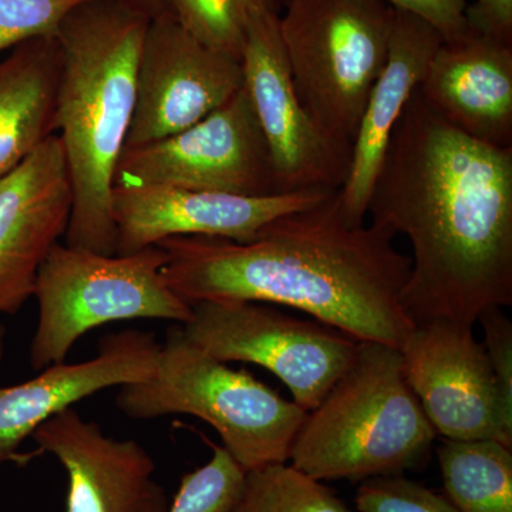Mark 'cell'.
<instances>
[{
	"label": "cell",
	"instance_id": "cell-1",
	"mask_svg": "<svg viewBox=\"0 0 512 512\" xmlns=\"http://www.w3.org/2000/svg\"><path fill=\"white\" fill-rule=\"evenodd\" d=\"M367 214L412 245L403 305L414 325L474 326L487 309L512 305V147L451 126L419 89L394 127Z\"/></svg>",
	"mask_w": 512,
	"mask_h": 512
},
{
	"label": "cell",
	"instance_id": "cell-2",
	"mask_svg": "<svg viewBox=\"0 0 512 512\" xmlns=\"http://www.w3.org/2000/svg\"><path fill=\"white\" fill-rule=\"evenodd\" d=\"M396 235L350 224L338 191L269 222L258 237L181 235L158 242L164 278L188 305L217 299L298 309L357 342L399 349L414 322L403 305L412 261Z\"/></svg>",
	"mask_w": 512,
	"mask_h": 512
},
{
	"label": "cell",
	"instance_id": "cell-3",
	"mask_svg": "<svg viewBox=\"0 0 512 512\" xmlns=\"http://www.w3.org/2000/svg\"><path fill=\"white\" fill-rule=\"evenodd\" d=\"M148 23L120 0H84L57 29L62 70L55 128L74 198L67 247L116 255L114 175L133 120Z\"/></svg>",
	"mask_w": 512,
	"mask_h": 512
},
{
	"label": "cell",
	"instance_id": "cell-4",
	"mask_svg": "<svg viewBox=\"0 0 512 512\" xmlns=\"http://www.w3.org/2000/svg\"><path fill=\"white\" fill-rule=\"evenodd\" d=\"M436 437L400 350L359 342L348 369L306 414L288 461L313 480L362 483L426 466Z\"/></svg>",
	"mask_w": 512,
	"mask_h": 512
},
{
	"label": "cell",
	"instance_id": "cell-5",
	"mask_svg": "<svg viewBox=\"0 0 512 512\" xmlns=\"http://www.w3.org/2000/svg\"><path fill=\"white\" fill-rule=\"evenodd\" d=\"M185 336L168 330L156 373L146 382L121 386L117 407L133 419L191 414L214 427L225 450L244 468L285 464L306 410L259 382L248 370H234Z\"/></svg>",
	"mask_w": 512,
	"mask_h": 512
},
{
	"label": "cell",
	"instance_id": "cell-6",
	"mask_svg": "<svg viewBox=\"0 0 512 512\" xmlns=\"http://www.w3.org/2000/svg\"><path fill=\"white\" fill-rule=\"evenodd\" d=\"M284 2L279 32L296 93L323 134L352 148L397 9L384 0Z\"/></svg>",
	"mask_w": 512,
	"mask_h": 512
},
{
	"label": "cell",
	"instance_id": "cell-7",
	"mask_svg": "<svg viewBox=\"0 0 512 512\" xmlns=\"http://www.w3.org/2000/svg\"><path fill=\"white\" fill-rule=\"evenodd\" d=\"M158 245L130 255H104L57 244L37 274L39 320L30 345L33 369L62 363L77 340L120 320L165 319L184 325L192 306L164 278Z\"/></svg>",
	"mask_w": 512,
	"mask_h": 512
},
{
	"label": "cell",
	"instance_id": "cell-8",
	"mask_svg": "<svg viewBox=\"0 0 512 512\" xmlns=\"http://www.w3.org/2000/svg\"><path fill=\"white\" fill-rule=\"evenodd\" d=\"M185 336L222 363H254L274 373L306 412L318 407L356 355L357 340L271 303L217 299L192 305Z\"/></svg>",
	"mask_w": 512,
	"mask_h": 512
},
{
	"label": "cell",
	"instance_id": "cell-9",
	"mask_svg": "<svg viewBox=\"0 0 512 512\" xmlns=\"http://www.w3.org/2000/svg\"><path fill=\"white\" fill-rule=\"evenodd\" d=\"M116 185H170L245 197L279 194L271 151L245 87L194 126L126 148Z\"/></svg>",
	"mask_w": 512,
	"mask_h": 512
},
{
	"label": "cell",
	"instance_id": "cell-10",
	"mask_svg": "<svg viewBox=\"0 0 512 512\" xmlns=\"http://www.w3.org/2000/svg\"><path fill=\"white\" fill-rule=\"evenodd\" d=\"M241 66L245 90L271 151L279 194L340 190L352 148L323 134L303 107L279 32L278 9L268 6L252 15Z\"/></svg>",
	"mask_w": 512,
	"mask_h": 512
},
{
	"label": "cell",
	"instance_id": "cell-11",
	"mask_svg": "<svg viewBox=\"0 0 512 512\" xmlns=\"http://www.w3.org/2000/svg\"><path fill=\"white\" fill-rule=\"evenodd\" d=\"M473 329L448 319L416 323L399 348L404 376L437 436L497 440L512 448V421Z\"/></svg>",
	"mask_w": 512,
	"mask_h": 512
},
{
	"label": "cell",
	"instance_id": "cell-12",
	"mask_svg": "<svg viewBox=\"0 0 512 512\" xmlns=\"http://www.w3.org/2000/svg\"><path fill=\"white\" fill-rule=\"evenodd\" d=\"M242 87L241 62L195 39L175 15L150 20L138 57L136 106L124 150L194 126Z\"/></svg>",
	"mask_w": 512,
	"mask_h": 512
},
{
	"label": "cell",
	"instance_id": "cell-13",
	"mask_svg": "<svg viewBox=\"0 0 512 512\" xmlns=\"http://www.w3.org/2000/svg\"><path fill=\"white\" fill-rule=\"evenodd\" d=\"M329 190L245 197L170 185L113 188L116 255L136 254L181 235L218 237L245 244L276 218L322 201Z\"/></svg>",
	"mask_w": 512,
	"mask_h": 512
},
{
	"label": "cell",
	"instance_id": "cell-14",
	"mask_svg": "<svg viewBox=\"0 0 512 512\" xmlns=\"http://www.w3.org/2000/svg\"><path fill=\"white\" fill-rule=\"evenodd\" d=\"M73 188L57 134L0 177V315H13L35 293L37 274L66 235Z\"/></svg>",
	"mask_w": 512,
	"mask_h": 512
},
{
	"label": "cell",
	"instance_id": "cell-15",
	"mask_svg": "<svg viewBox=\"0 0 512 512\" xmlns=\"http://www.w3.org/2000/svg\"><path fill=\"white\" fill-rule=\"evenodd\" d=\"M30 439L62 463L69 487L66 512H168L170 498L154 478L156 463L134 440L107 437L96 421L63 410Z\"/></svg>",
	"mask_w": 512,
	"mask_h": 512
},
{
	"label": "cell",
	"instance_id": "cell-16",
	"mask_svg": "<svg viewBox=\"0 0 512 512\" xmlns=\"http://www.w3.org/2000/svg\"><path fill=\"white\" fill-rule=\"evenodd\" d=\"M160 350L153 333L128 329L101 339L93 359L56 363L35 379L0 387V463H25L23 441L74 403L110 387L146 382L156 373Z\"/></svg>",
	"mask_w": 512,
	"mask_h": 512
},
{
	"label": "cell",
	"instance_id": "cell-17",
	"mask_svg": "<svg viewBox=\"0 0 512 512\" xmlns=\"http://www.w3.org/2000/svg\"><path fill=\"white\" fill-rule=\"evenodd\" d=\"M451 126L497 147H512V42L471 22L443 40L419 87Z\"/></svg>",
	"mask_w": 512,
	"mask_h": 512
},
{
	"label": "cell",
	"instance_id": "cell-18",
	"mask_svg": "<svg viewBox=\"0 0 512 512\" xmlns=\"http://www.w3.org/2000/svg\"><path fill=\"white\" fill-rule=\"evenodd\" d=\"M444 37L420 16L396 10L389 53L360 119L348 177L339 190L350 224L365 221L367 205L390 137L407 103L419 89Z\"/></svg>",
	"mask_w": 512,
	"mask_h": 512
},
{
	"label": "cell",
	"instance_id": "cell-19",
	"mask_svg": "<svg viewBox=\"0 0 512 512\" xmlns=\"http://www.w3.org/2000/svg\"><path fill=\"white\" fill-rule=\"evenodd\" d=\"M60 70L56 35L26 40L0 60V177L56 134Z\"/></svg>",
	"mask_w": 512,
	"mask_h": 512
},
{
	"label": "cell",
	"instance_id": "cell-20",
	"mask_svg": "<svg viewBox=\"0 0 512 512\" xmlns=\"http://www.w3.org/2000/svg\"><path fill=\"white\" fill-rule=\"evenodd\" d=\"M448 500L460 512H512V448L497 440H446L437 448Z\"/></svg>",
	"mask_w": 512,
	"mask_h": 512
},
{
	"label": "cell",
	"instance_id": "cell-21",
	"mask_svg": "<svg viewBox=\"0 0 512 512\" xmlns=\"http://www.w3.org/2000/svg\"><path fill=\"white\" fill-rule=\"evenodd\" d=\"M231 512H349V508L323 481L285 463L248 471Z\"/></svg>",
	"mask_w": 512,
	"mask_h": 512
},
{
	"label": "cell",
	"instance_id": "cell-22",
	"mask_svg": "<svg viewBox=\"0 0 512 512\" xmlns=\"http://www.w3.org/2000/svg\"><path fill=\"white\" fill-rule=\"evenodd\" d=\"M276 5V0H173L175 18L190 35L238 62L252 15Z\"/></svg>",
	"mask_w": 512,
	"mask_h": 512
},
{
	"label": "cell",
	"instance_id": "cell-23",
	"mask_svg": "<svg viewBox=\"0 0 512 512\" xmlns=\"http://www.w3.org/2000/svg\"><path fill=\"white\" fill-rule=\"evenodd\" d=\"M211 460L185 474L168 512H231L245 483L244 468L222 446Z\"/></svg>",
	"mask_w": 512,
	"mask_h": 512
},
{
	"label": "cell",
	"instance_id": "cell-24",
	"mask_svg": "<svg viewBox=\"0 0 512 512\" xmlns=\"http://www.w3.org/2000/svg\"><path fill=\"white\" fill-rule=\"evenodd\" d=\"M355 504L359 512H460L446 494L403 476L362 481Z\"/></svg>",
	"mask_w": 512,
	"mask_h": 512
},
{
	"label": "cell",
	"instance_id": "cell-25",
	"mask_svg": "<svg viewBox=\"0 0 512 512\" xmlns=\"http://www.w3.org/2000/svg\"><path fill=\"white\" fill-rule=\"evenodd\" d=\"M84 0H0V52L35 39L55 36L67 13Z\"/></svg>",
	"mask_w": 512,
	"mask_h": 512
},
{
	"label": "cell",
	"instance_id": "cell-26",
	"mask_svg": "<svg viewBox=\"0 0 512 512\" xmlns=\"http://www.w3.org/2000/svg\"><path fill=\"white\" fill-rule=\"evenodd\" d=\"M484 329V349L497 384L505 417L512 421V322L503 308H490L478 316Z\"/></svg>",
	"mask_w": 512,
	"mask_h": 512
},
{
	"label": "cell",
	"instance_id": "cell-27",
	"mask_svg": "<svg viewBox=\"0 0 512 512\" xmlns=\"http://www.w3.org/2000/svg\"><path fill=\"white\" fill-rule=\"evenodd\" d=\"M384 2L427 20L439 30L444 40L453 39L467 28L468 0H384Z\"/></svg>",
	"mask_w": 512,
	"mask_h": 512
},
{
	"label": "cell",
	"instance_id": "cell-28",
	"mask_svg": "<svg viewBox=\"0 0 512 512\" xmlns=\"http://www.w3.org/2000/svg\"><path fill=\"white\" fill-rule=\"evenodd\" d=\"M467 18L501 39L512 42V0H476Z\"/></svg>",
	"mask_w": 512,
	"mask_h": 512
},
{
	"label": "cell",
	"instance_id": "cell-29",
	"mask_svg": "<svg viewBox=\"0 0 512 512\" xmlns=\"http://www.w3.org/2000/svg\"><path fill=\"white\" fill-rule=\"evenodd\" d=\"M120 2L138 10L150 20L174 15L173 0H120Z\"/></svg>",
	"mask_w": 512,
	"mask_h": 512
},
{
	"label": "cell",
	"instance_id": "cell-30",
	"mask_svg": "<svg viewBox=\"0 0 512 512\" xmlns=\"http://www.w3.org/2000/svg\"><path fill=\"white\" fill-rule=\"evenodd\" d=\"M3 357H5V328L0 323V366H2Z\"/></svg>",
	"mask_w": 512,
	"mask_h": 512
}]
</instances>
